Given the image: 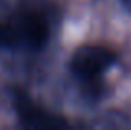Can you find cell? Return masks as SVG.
<instances>
[{"mask_svg": "<svg viewBox=\"0 0 131 130\" xmlns=\"http://www.w3.org/2000/svg\"><path fill=\"white\" fill-rule=\"evenodd\" d=\"M50 29L47 18L38 12L15 13L8 22L0 23V43L40 47L47 42Z\"/></svg>", "mask_w": 131, "mask_h": 130, "instance_id": "1", "label": "cell"}, {"mask_svg": "<svg viewBox=\"0 0 131 130\" xmlns=\"http://www.w3.org/2000/svg\"><path fill=\"white\" fill-rule=\"evenodd\" d=\"M17 110L25 130H70L67 120L37 107L23 95L17 98Z\"/></svg>", "mask_w": 131, "mask_h": 130, "instance_id": "3", "label": "cell"}, {"mask_svg": "<svg viewBox=\"0 0 131 130\" xmlns=\"http://www.w3.org/2000/svg\"><path fill=\"white\" fill-rule=\"evenodd\" d=\"M123 2H125V3H126V5H128V7H129V8H131V0H123Z\"/></svg>", "mask_w": 131, "mask_h": 130, "instance_id": "4", "label": "cell"}, {"mask_svg": "<svg viewBox=\"0 0 131 130\" xmlns=\"http://www.w3.org/2000/svg\"><path fill=\"white\" fill-rule=\"evenodd\" d=\"M116 62V53L105 45H83L71 57V72L86 82L101 77Z\"/></svg>", "mask_w": 131, "mask_h": 130, "instance_id": "2", "label": "cell"}]
</instances>
